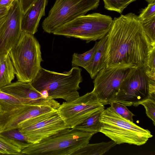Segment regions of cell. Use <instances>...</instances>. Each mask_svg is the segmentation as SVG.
Segmentation results:
<instances>
[{"label":"cell","mask_w":155,"mask_h":155,"mask_svg":"<svg viewBox=\"0 0 155 155\" xmlns=\"http://www.w3.org/2000/svg\"><path fill=\"white\" fill-rule=\"evenodd\" d=\"M107 36L100 70L104 68H145L155 48L138 16L133 13L114 18Z\"/></svg>","instance_id":"1"},{"label":"cell","mask_w":155,"mask_h":155,"mask_svg":"<svg viewBox=\"0 0 155 155\" xmlns=\"http://www.w3.org/2000/svg\"><path fill=\"white\" fill-rule=\"evenodd\" d=\"M81 71L79 68L74 67L69 71L59 73L41 67L30 82L45 97L61 98L68 102L80 96L78 91L82 81Z\"/></svg>","instance_id":"2"},{"label":"cell","mask_w":155,"mask_h":155,"mask_svg":"<svg viewBox=\"0 0 155 155\" xmlns=\"http://www.w3.org/2000/svg\"><path fill=\"white\" fill-rule=\"evenodd\" d=\"M8 54L18 81L31 82L41 68V46L33 35L22 31L20 38Z\"/></svg>","instance_id":"3"},{"label":"cell","mask_w":155,"mask_h":155,"mask_svg":"<svg viewBox=\"0 0 155 155\" xmlns=\"http://www.w3.org/2000/svg\"><path fill=\"white\" fill-rule=\"evenodd\" d=\"M93 134L74 128L62 130L21 151V155H72L88 143Z\"/></svg>","instance_id":"4"},{"label":"cell","mask_w":155,"mask_h":155,"mask_svg":"<svg viewBox=\"0 0 155 155\" xmlns=\"http://www.w3.org/2000/svg\"><path fill=\"white\" fill-rule=\"evenodd\" d=\"M100 121L101 124L100 132L117 144L127 143L140 146L153 136L149 130L122 117L111 106L104 110Z\"/></svg>","instance_id":"5"},{"label":"cell","mask_w":155,"mask_h":155,"mask_svg":"<svg viewBox=\"0 0 155 155\" xmlns=\"http://www.w3.org/2000/svg\"><path fill=\"white\" fill-rule=\"evenodd\" d=\"M113 19L94 13L79 16L57 29L53 34L79 38L89 43L100 40L109 31Z\"/></svg>","instance_id":"6"},{"label":"cell","mask_w":155,"mask_h":155,"mask_svg":"<svg viewBox=\"0 0 155 155\" xmlns=\"http://www.w3.org/2000/svg\"><path fill=\"white\" fill-rule=\"evenodd\" d=\"M150 96L155 97V80L150 79L144 67H137L123 82L113 101L136 107Z\"/></svg>","instance_id":"7"},{"label":"cell","mask_w":155,"mask_h":155,"mask_svg":"<svg viewBox=\"0 0 155 155\" xmlns=\"http://www.w3.org/2000/svg\"><path fill=\"white\" fill-rule=\"evenodd\" d=\"M100 0H56L43 21L44 31L53 33L58 28L77 17L96 9Z\"/></svg>","instance_id":"8"},{"label":"cell","mask_w":155,"mask_h":155,"mask_svg":"<svg viewBox=\"0 0 155 155\" xmlns=\"http://www.w3.org/2000/svg\"><path fill=\"white\" fill-rule=\"evenodd\" d=\"M18 128L31 144L38 143L63 129L70 128L57 109L24 121Z\"/></svg>","instance_id":"9"},{"label":"cell","mask_w":155,"mask_h":155,"mask_svg":"<svg viewBox=\"0 0 155 155\" xmlns=\"http://www.w3.org/2000/svg\"><path fill=\"white\" fill-rule=\"evenodd\" d=\"M134 67L104 68L101 70L93 81V92L104 105L115 99L124 81L136 68Z\"/></svg>","instance_id":"10"},{"label":"cell","mask_w":155,"mask_h":155,"mask_svg":"<svg viewBox=\"0 0 155 155\" xmlns=\"http://www.w3.org/2000/svg\"><path fill=\"white\" fill-rule=\"evenodd\" d=\"M103 107L104 105L92 91L73 101L63 102L57 110L66 124L73 128Z\"/></svg>","instance_id":"11"},{"label":"cell","mask_w":155,"mask_h":155,"mask_svg":"<svg viewBox=\"0 0 155 155\" xmlns=\"http://www.w3.org/2000/svg\"><path fill=\"white\" fill-rule=\"evenodd\" d=\"M23 14L19 0H15L8 9L6 20L0 27V56L8 54L19 40Z\"/></svg>","instance_id":"12"},{"label":"cell","mask_w":155,"mask_h":155,"mask_svg":"<svg viewBox=\"0 0 155 155\" xmlns=\"http://www.w3.org/2000/svg\"><path fill=\"white\" fill-rule=\"evenodd\" d=\"M0 89L15 97L24 105L47 106L57 110L60 105L54 99L44 97L32 86L30 82L18 81Z\"/></svg>","instance_id":"13"},{"label":"cell","mask_w":155,"mask_h":155,"mask_svg":"<svg viewBox=\"0 0 155 155\" xmlns=\"http://www.w3.org/2000/svg\"><path fill=\"white\" fill-rule=\"evenodd\" d=\"M55 110L47 106L24 105L11 111L0 112V131L17 128L24 121Z\"/></svg>","instance_id":"14"},{"label":"cell","mask_w":155,"mask_h":155,"mask_svg":"<svg viewBox=\"0 0 155 155\" xmlns=\"http://www.w3.org/2000/svg\"><path fill=\"white\" fill-rule=\"evenodd\" d=\"M48 0H36L23 14L21 24L22 31L34 35L38 31L41 18L45 15Z\"/></svg>","instance_id":"15"},{"label":"cell","mask_w":155,"mask_h":155,"mask_svg":"<svg viewBox=\"0 0 155 155\" xmlns=\"http://www.w3.org/2000/svg\"><path fill=\"white\" fill-rule=\"evenodd\" d=\"M107 39L106 35L100 40L91 62L87 66L84 68L89 73L92 79L95 77L100 70L105 50Z\"/></svg>","instance_id":"16"},{"label":"cell","mask_w":155,"mask_h":155,"mask_svg":"<svg viewBox=\"0 0 155 155\" xmlns=\"http://www.w3.org/2000/svg\"><path fill=\"white\" fill-rule=\"evenodd\" d=\"M15 72L8 54L0 56V89L11 83Z\"/></svg>","instance_id":"17"},{"label":"cell","mask_w":155,"mask_h":155,"mask_svg":"<svg viewBox=\"0 0 155 155\" xmlns=\"http://www.w3.org/2000/svg\"><path fill=\"white\" fill-rule=\"evenodd\" d=\"M117 144L112 140L107 142L88 143L73 153L72 155H102L109 151Z\"/></svg>","instance_id":"18"},{"label":"cell","mask_w":155,"mask_h":155,"mask_svg":"<svg viewBox=\"0 0 155 155\" xmlns=\"http://www.w3.org/2000/svg\"><path fill=\"white\" fill-rule=\"evenodd\" d=\"M104 109L103 107L97 111L73 128L93 135L100 132L101 127L100 118Z\"/></svg>","instance_id":"19"},{"label":"cell","mask_w":155,"mask_h":155,"mask_svg":"<svg viewBox=\"0 0 155 155\" xmlns=\"http://www.w3.org/2000/svg\"><path fill=\"white\" fill-rule=\"evenodd\" d=\"M0 136L21 151L31 144L30 143L27 136L18 128L0 131Z\"/></svg>","instance_id":"20"},{"label":"cell","mask_w":155,"mask_h":155,"mask_svg":"<svg viewBox=\"0 0 155 155\" xmlns=\"http://www.w3.org/2000/svg\"><path fill=\"white\" fill-rule=\"evenodd\" d=\"M98 43L99 41L96 42L92 48L84 53H74L72 55V66L73 67L80 66L84 68L87 66L92 60Z\"/></svg>","instance_id":"21"},{"label":"cell","mask_w":155,"mask_h":155,"mask_svg":"<svg viewBox=\"0 0 155 155\" xmlns=\"http://www.w3.org/2000/svg\"><path fill=\"white\" fill-rule=\"evenodd\" d=\"M24 105L15 97L0 89V112L11 111Z\"/></svg>","instance_id":"22"},{"label":"cell","mask_w":155,"mask_h":155,"mask_svg":"<svg viewBox=\"0 0 155 155\" xmlns=\"http://www.w3.org/2000/svg\"><path fill=\"white\" fill-rule=\"evenodd\" d=\"M105 8L109 11L116 12L119 13L131 3L138 0H103Z\"/></svg>","instance_id":"23"},{"label":"cell","mask_w":155,"mask_h":155,"mask_svg":"<svg viewBox=\"0 0 155 155\" xmlns=\"http://www.w3.org/2000/svg\"><path fill=\"white\" fill-rule=\"evenodd\" d=\"M141 22L144 31L151 45L155 46V16Z\"/></svg>","instance_id":"24"},{"label":"cell","mask_w":155,"mask_h":155,"mask_svg":"<svg viewBox=\"0 0 155 155\" xmlns=\"http://www.w3.org/2000/svg\"><path fill=\"white\" fill-rule=\"evenodd\" d=\"M21 150L0 136V155H21Z\"/></svg>","instance_id":"25"},{"label":"cell","mask_w":155,"mask_h":155,"mask_svg":"<svg viewBox=\"0 0 155 155\" xmlns=\"http://www.w3.org/2000/svg\"><path fill=\"white\" fill-rule=\"evenodd\" d=\"M110 104L111 107L120 116L124 119L133 122V117L134 115L126 106L120 103L113 101Z\"/></svg>","instance_id":"26"},{"label":"cell","mask_w":155,"mask_h":155,"mask_svg":"<svg viewBox=\"0 0 155 155\" xmlns=\"http://www.w3.org/2000/svg\"><path fill=\"white\" fill-rule=\"evenodd\" d=\"M155 48L150 53L147 64L145 67V72L150 79L155 80Z\"/></svg>","instance_id":"27"},{"label":"cell","mask_w":155,"mask_h":155,"mask_svg":"<svg viewBox=\"0 0 155 155\" xmlns=\"http://www.w3.org/2000/svg\"><path fill=\"white\" fill-rule=\"evenodd\" d=\"M140 104L144 107L147 116L152 120L155 126V100L149 98L142 102Z\"/></svg>","instance_id":"28"},{"label":"cell","mask_w":155,"mask_h":155,"mask_svg":"<svg viewBox=\"0 0 155 155\" xmlns=\"http://www.w3.org/2000/svg\"><path fill=\"white\" fill-rule=\"evenodd\" d=\"M155 16V2L148 4L147 6L142 10L138 16L141 22H142Z\"/></svg>","instance_id":"29"},{"label":"cell","mask_w":155,"mask_h":155,"mask_svg":"<svg viewBox=\"0 0 155 155\" xmlns=\"http://www.w3.org/2000/svg\"><path fill=\"white\" fill-rule=\"evenodd\" d=\"M36 0H19L23 13L28 9Z\"/></svg>","instance_id":"30"},{"label":"cell","mask_w":155,"mask_h":155,"mask_svg":"<svg viewBox=\"0 0 155 155\" xmlns=\"http://www.w3.org/2000/svg\"><path fill=\"white\" fill-rule=\"evenodd\" d=\"M15 0H0V6L9 9Z\"/></svg>","instance_id":"31"},{"label":"cell","mask_w":155,"mask_h":155,"mask_svg":"<svg viewBox=\"0 0 155 155\" xmlns=\"http://www.w3.org/2000/svg\"><path fill=\"white\" fill-rule=\"evenodd\" d=\"M8 9L5 7L0 6V17L7 14Z\"/></svg>","instance_id":"32"},{"label":"cell","mask_w":155,"mask_h":155,"mask_svg":"<svg viewBox=\"0 0 155 155\" xmlns=\"http://www.w3.org/2000/svg\"><path fill=\"white\" fill-rule=\"evenodd\" d=\"M148 4L153 3L155 2V0H145Z\"/></svg>","instance_id":"33"}]
</instances>
